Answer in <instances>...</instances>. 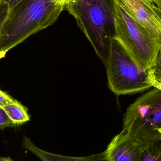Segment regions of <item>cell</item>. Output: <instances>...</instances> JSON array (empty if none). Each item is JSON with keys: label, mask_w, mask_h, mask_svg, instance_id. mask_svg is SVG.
Listing matches in <instances>:
<instances>
[{"label": "cell", "mask_w": 161, "mask_h": 161, "mask_svg": "<svg viewBox=\"0 0 161 161\" xmlns=\"http://www.w3.org/2000/svg\"><path fill=\"white\" fill-rule=\"evenodd\" d=\"M21 0H0L1 22L3 21L10 12Z\"/></svg>", "instance_id": "obj_11"}, {"label": "cell", "mask_w": 161, "mask_h": 161, "mask_svg": "<svg viewBox=\"0 0 161 161\" xmlns=\"http://www.w3.org/2000/svg\"><path fill=\"white\" fill-rule=\"evenodd\" d=\"M123 129L141 145L161 137V84L131 104L124 114Z\"/></svg>", "instance_id": "obj_4"}, {"label": "cell", "mask_w": 161, "mask_h": 161, "mask_svg": "<svg viewBox=\"0 0 161 161\" xmlns=\"http://www.w3.org/2000/svg\"><path fill=\"white\" fill-rule=\"evenodd\" d=\"M142 147L141 144L123 129L103 152L104 161H141Z\"/></svg>", "instance_id": "obj_7"}, {"label": "cell", "mask_w": 161, "mask_h": 161, "mask_svg": "<svg viewBox=\"0 0 161 161\" xmlns=\"http://www.w3.org/2000/svg\"><path fill=\"white\" fill-rule=\"evenodd\" d=\"M66 9L106 67L115 34V0H69Z\"/></svg>", "instance_id": "obj_2"}, {"label": "cell", "mask_w": 161, "mask_h": 161, "mask_svg": "<svg viewBox=\"0 0 161 161\" xmlns=\"http://www.w3.org/2000/svg\"><path fill=\"white\" fill-rule=\"evenodd\" d=\"M105 67L108 88L117 96L143 92L156 82L152 69L140 68L114 39Z\"/></svg>", "instance_id": "obj_5"}, {"label": "cell", "mask_w": 161, "mask_h": 161, "mask_svg": "<svg viewBox=\"0 0 161 161\" xmlns=\"http://www.w3.org/2000/svg\"><path fill=\"white\" fill-rule=\"evenodd\" d=\"M148 2L150 3H155V2L157 1V0H147Z\"/></svg>", "instance_id": "obj_16"}, {"label": "cell", "mask_w": 161, "mask_h": 161, "mask_svg": "<svg viewBox=\"0 0 161 161\" xmlns=\"http://www.w3.org/2000/svg\"><path fill=\"white\" fill-rule=\"evenodd\" d=\"M155 81L161 84V47L158 53L155 64L152 68Z\"/></svg>", "instance_id": "obj_13"}, {"label": "cell", "mask_w": 161, "mask_h": 161, "mask_svg": "<svg viewBox=\"0 0 161 161\" xmlns=\"http://www.w3.org/2000/svg\"><path fill=\"white\" fill-rule=\"evenodd\" d=\"M141 161H161V137L142 146Z\"/></svg>", "instance_id": "obj_10"}, {"label": "cell", "mask_w": 161, "mask_h": 161, "mask_svg": "<svg viewBox=\"0 0 161 161\" xmlns=\"http://www.w3.org/2000/svg\"><path fill=\"white\" fill-rule=\"evenodd\" d=\"M68 0H21L0 23V56L54 24Z\"/></svg>", "instance_id": "obj_1"}, {"label": "cell", "mask_w": 161, "mask_h": 161, "mask_svg": "<svg viewBox=\"0 0 161 161\" xmlns=\"http://www.w3.org/2000/svg\"><path fill=\"white\" fill-rule=\"evenodd\" d=\"M12 97L9 96L6 92L1 90L0 91V107H4L11 104L14 101Z\"/></svg>", "instance_id": "obj_14"}, {"label": "cell", "mask_w": 161, "mask_h": 161, "mask_svg": "<svg viewBox=\"0 0 161 161\" xmlns=\"http://www.w3.org/2000/svg\"><path fill=\"white\" fill-rule=\"evenodd\" d=\"M161 47V8L147 0H119Z\"/></svg>", "instance_id": "obj_6"}, {"label": "cell", "mask_w": 161, "mask_h": 161, "mask_svg": "<svg viewBox=\"0 0 161 161\" xmlns=\"http://www.w3.org/2000/svg\"><path fill=\"white\" fill-rule=\"evenodd\" d=\"M15 125L6 111L3 107H0V129L3 130L6 127H12Z\"/></svg>", "instance_id": "obj_12"}, {"label": "cell", "mask_w": 161, "mask_h": 161, "mask_svg": "<svg viewBox=\"0 0 161 161\" xmlns=\"http://www.w3.org/2000/svg\"><path fill=\"white\" fill-rule=\"evenodd\" d=\"M16 124H21L30 120L27 107L15 100L11 104L3 107Z\"/></svg>", "instance_id": "obj_9"}, {"label": "cell", "mask_w": 161, "mask_h": 161, "mask_svg": "<svg viewBox=\"0 0 161 161\" xmlns=\"http://www.w3.org/2000/svg\"><path fill=\"white\" fill-rule=\"evenodd\" d=\"M23 147L39 157L43 161H104L103 153L86 157H71L50 153L43 150L35 146L31 139L24 136L23 140Z\"/></svg>", "instance_id": "obj_8"}, {"label": "cell", "mask_w": 161, "mask_h": 161, "mask_svg": "<svg viewBox=\"0 0 161 161\" xmlns=\"http://www.w3.org/2000/svg\"><path fill=\"white\" fill-rule=\"evenodd\" d=\"M155 3L157 4L158 7H161V0H157L155 2Z\"/></svg>", "instance_id": "obj_15"}, {"label": "cell", "mask_w": 161, "mask_h": 161, "mask_svg": "<svg viewBox=\"0 0 161 161\" xmlns=\"http://www.w3.org/2000/svg\"><path fill=\"white\" fill-rule=\"evenodd\" d=\"M115 39L136 64L144 70L155 64L161 46L119 0H115Z\"/></svg>", "instance_id": "obj_3"}]
</instances>
